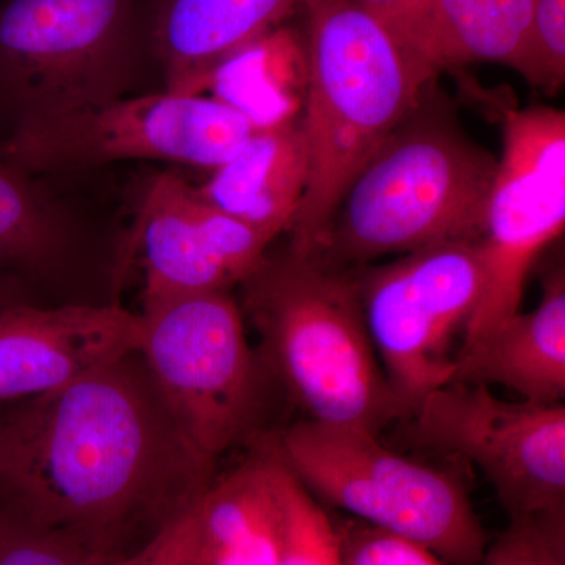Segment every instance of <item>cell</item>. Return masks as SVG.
I'll return each mask as SVG.
<instances>
[{
  "label": "cell",
  "mask_w": 565,
  "mask_h": 565,
  "mask_svg": "<svg viewBox=\"0 0 565 565\" xmlns=\"http://www.w3.org/2000/svg\"><path fill=\"white\" fill-rule=\"evenodd\" d=\"M214 470L182 437L139 352L0 407V505L111 555L191 508Z\"/></svg>",
  "instance_id": "6da1fadb"
},
{
  "label": "cell",
  "mask_w": 565,
  "mask_h": 565,
  "mask_svg": "<svg viewBox=\"0 0 565 565\" xmlns=\"http://www.w3.org/2000/svg\"><path fill=\"white\" fill-rule=\"evenodd\" d=\"M310 177L288 250L315 256L356 174L438 73L359 0H303Z\"/></svg>",
  "instance_id": "7a4b0ae2"
},
{
  "label": "cell",
  "mask_w": 565,
  "mask_h": 565,
  "mask_svg": "<svg viewBox=\"0 0 565 565\" xmlns=\"http://www.w3.org/2000/svg\"><path fill=\"white\" fill-rule=\"evenodd\" d=\"M497 166L429 82L351 182L310 258L348 270L386 255L481 241Z\"/></svg>",
  "instance_id": "3957f363"
},
{
  "label": "cell",
  "mask_w": 565,
  "mask_h": 565,
  "mask_svg": "<svg viewBox=\"0 0 565 565\" xmlns=\"http://www.w3.org/2000/svg\"><path fill=\"white\" fill-rule=\"evenodd\" d=\"M239 288L264 367L308 422L379 435L407 418L375 353L352 269L267 253Z\"/></svg>",
  "instance_id": "277c9868"
},
{
  "label": "cell",
  "mask_w": 565,
  "mask_h": 565,
  "mask_svg": "<svg viewBox=\"0 0 565 565\" xmlns=\"http://www.w3.org/2000/svg\"><path fill=\"white\" fill-rule=\"evenodd\" d=\"M152 14L154 0H0V136L154 92Z\"/></svg>",
  "instance_id": "5b68a950"
},
{
  "label": "cell",
  "mask_w": 565,
  "mask_h": 565,
  "mask_svg": "<svg viewBox=\"0 0 565 565\" xmlns=\"http://www.w3.org/2000/svg\"><path fill=\"white\" fill-rule=\"evenodd\" d=\"M270 435L316 500L423 545L446 565H482L486 531L455 476L399 456L362 430L303 419Z\"/></svg>",
  "instance_id": "8992f818"
},
{
  "label": "cell",
  "mask_w": 565,
  "mask_h": 565,
  "mask_svg": "<svg viewBox=\"0 0 565 565\" xmlns=\"http://www.w3.org/2000/svg\"><path fill=\"white\" fill-rule=\"evenodd\" d=\"M139 352L189 446L215 467L255 440L266 367L252 351L233 292L181 297L143 308Z\"/></svg>",
  "instance_id": "52a82bcc"
},
{
  "label": "cell",
  "mask_w": 565,
  "mask_h": 565,
  "mask_svg": "<svg viewBox=\"0 0 565 565\" xmlns=\"http://www.w3.org/2000/svg\"><path fill=\"white\" fill-rule=\"evenodd\" d=\"M258 128L222 99L154 90L63 111L25 126L6 141L21 166L46 178L122 161L215 170Z\"/></svg>",
  "instance_id": "ba28073f"
},
{
  "label": "cell",
  "mask_w": 565,
  "mask_h": 565,
  "mask_svg": "<svg viewBox=\"0 0 565 565\" xmlns=\"http://www.w3.org/2000/svg\"><path fill=\"white\" fill-rule=\"evenodd\" d=\"M352 270L379 362L408 418L455 374V338L484 296L481 241L433 245Z\"/></svg>",
  "instance_id": "9c48e42d"
},
{
  "label": "cell",
  "mask_w": 565,
  "mask_h": 565,
  "mask_svg": "<svg viewBox=\"0 0 565 565\" xmlns=\"http://www.w3.org/2000/svg\"><path fill=\"white\" fill-rule=\"evenodd\" d=\"M503 126V154L481 239L484 296L465 329L462 345L482 340L519 313L531 267L564 232V111L545 106L509 109Z\"/></svg>",
  "instance_id": "30bf717a"
},
{
  "label": "cell",
  "mask_w": 565,
  "mask_h": 565,
  "mask_svg": "<svg viewBox=\"0 0 565 565\" xmlns=\"http://www.w3.org/2000/svg\"><path fill=\"white\" fill-rule=\"evenodd\" d=\"M416 444L473 462L509 520L565 512V405L508 403L484 385L448 384L415 408Z\"/></svg>",
  "instance_id": "8fae6325"
},
{
  "label": "cell",
  "mask_w": 565,
  "mask_h": 565,
  "mask_svg": "<svg viewBox=\"0 0 565 565\" xmlns=\"http://www.w3.org/2000/svg\"><path fill=\"white\" fill-rule=\"evenodd\" d=\"M275 239L207 203L177 174H159L145 191L137 217L143 308L196 294L232 292L262 264Z\"/></svg>",
  "instance_id": "7c38bea8"
},
{
  "label": "cell",
  "mask_w": 565,
  "mask_h": 565,
  "mask_svg": "<svg viewBox=\"0 0 565 565\" xmlns=\"http://www.w3.org/2000/svg\"><path fill=\"white\" fill-rule=\"evenodd\" d=\"M141 316L117 303L0 308V407L55 392L139 351Z\"/></svg>",
  "instance_id": "4fadbf2b"
},
{
  "label": "cell",
  "mask_w": 565,
  "mask_h": 565,
  "mask_svg": "<svg viewBox=\"0 0 565 565\" xmlns=\"http://www.w3.org/2000/svg\"><path fill=\"white\" fill-rule=\"evenodd\" d=\"M303 0H154L152 46L162 90L204 95L223 63L277 31Z\"/></svg>",
  "instance_id": "5bb4252c"
},
{
  "label": "cell",
  "mask_w": 565,
  "mask_h": 565,
  "mask_svg": "<svg viewBox=\"0 0 565 565\" xmlns=\"http://www.w3.org/2000/svg\"><path fill=\"white\" fill-rule=\"evenodd\" d=\"M449 384L503 385L535 404H563L565 396V273L544 278L542 299L482 340L460 345Z\"/></svg>",
  "instance_id": "9a60e30c"
},
{
  "label": "cell",
  "mask_w": 565,
  "mask_h": 565,
  "mask_svg": "<svg viewBox=\"0 0 565 565\" xmlns=\"http://www.w3.org/2000/svg\"><path fill=\"white\" fill-rule=\"evenodd\" d=\"M195 188L226 214L278 237L289 232L302 203L310 159L300 118L259 126L228 162Z\"/></svg>",
  "instance_id": "2e32d148"
},
{
  "label": "cell",
  "mask_w": 565,
  "mask_h": 565,
  "mask_svg": "<svg viewBox=\"0 0 565 565\" xmlns=\"http://www.w3.org/2000/svg\"><path fill=\"white\" fill-rule=\"evenodd\" d=\"M196 511L195 565H277L281 515L267 433L241 467L211 482Z\"/></svg>",
  "instance_id": "e0dca14e"
},
{
  "label": "cell",
  "mask_w": 565,
  "mask_h": 565,
  "mask_svg": "<svg viewBox=\"0 0 565 565\" xmlns=\"http://www.w3.org/2000/svg\"><path fill=\"white\" fill-rule=\"evenodd\" d=\"M79 234L76 212L0 136V274L25 286L50 278L68 263Z\"/></svg>",
  "instance_id": "ac0fdd59"
},
{
  "label": "cell",
  "mask_w": 565,
  "mask_h": 565,
  "mask_svg": "<svg viewBox=\"0 0 565 565\" xmlns=\"http://www.w3.org/2000/svg\"><path fill=\"white\" fill-rule=\"evenodd\" d=\"M534 0H424L415 50L438 74L492 62L522 74Z\"/></svg>",
  "instance_id": "d6986e66"
},
{
  "label": "cell",
  "mask_w": 565,
  "mask_h": 565,
  "mask_svg": "<svg viewBox=\"0 0 565 565\" xmlns=\"http://www.w3.org/2000/svg\"><path fill=\"white\" fill-rule=\"evenodd\" d=\"M267 440L281 515L277 565H343L340 535L333 519L282 462L273 435L267 434Z\"/></svg>",
  "instance_id": "ffe728a7"
},
{
  "label": "cell",
  "mask_w": 565,
  "mask_h": 565,
  "mask_svg": "<svg viewBox=\"0 0 565 565\" xmlns=\"http://www.w3.org/2000/svg\"><path fill=\"white\" fill-rule=\"evenodd\" d=\"M102 550L76 531L36 525L0 505V565H85Z\"/></svg>",
  "instance_id": "44dd1931"
},
{
  "label": "cell",
  "mask_w": 565,
  "mask_h": 565,
  "mask_svg": "<svg viewBox=\"0 0 565 565\" xmlns=\"http://www.w3.org/2000/svg\"><path fill=\"white\" fill-rule=\"evenodd\" d=\"M482 565H565V512L511 519Z\"/></svg>",
  "instance_id": "7402d4cb"
},
{
  "label": "cell",
  "mask_w": 565,
  "mask_h": 565,
  "mask_svg": "<svg viewBox=\"0 0 565 565\" xmlns=\"http://www.w3.org/2000/svg\"><path fill=\"white\" fill-rule=\"evenodd\" d=\"M520 76L545 93H555L564 84L565 0H534Z\"/></svg>",
  "instance_id": "603a6c76"
},
{
  "label": "cell",
  "mask_w": 565,
  "mask_h": 565,
  "mask_svg": "<svg viewBox=\"0 0 565 565\" xmlns=\"http://www.w3.org/2000/svg\"><path fill=\"white\" fill-rule=\"evenodd\" d=\"M334 525L343 565H446L423 545L353 516Z\"/></svg>",
  "instance_id": "cb8c5ba5"
},
{
  "label": "cell",
  "mask_w": 565,
  "mask_h": 565,
  "mask_svg": "<svg viewBox=\"0 0 565 565\" xmlns=\"http://www.w3.org/2000/svg\"><path fill=\"white\" fill-rule=\"evenodd\" d=\"M196 501L143 542L136 552L111 557L106 565H195L199 526Z\"/></svg>",
  "instance_id": "d4e9b609"
},
{
  "label": "cell",
  "mask_w": 565,
  "mask_h": 565,
  "mask_svg": "<svg viewBox=\"0 0 565 565\" xmlns=\"http://www.w3.org/2000/svg\"><path fill=\"white\" fill-rule=\"evenodd\" d=\"M359 2L382 18L405 43L411 44L415 50V36L424 0H359Z\"/></svg>",
  "instance_id": "484cf974"
},
{
  "label": "cell",
  "mask_w": 565,
  "mask_h": 565,
  "mask_svg": "<svg viewBox=\"0 0 565 565\" xmlns=\"http://www.w3.org/2000/svg\"><path fill=\"white\" fill-rule=\"evenodd\" d=\"M17 303H32L28 297V286L0 274V308Z\"/></svg>",
  "instance_id": "4316f807"
},
{
  "label": "cell",
  "mask_w": 565,
  "mask_h": 565,
  "mask_svg": "<svg viewBox=\"0 0 565 565\" xmlns=\"http://www.w3.org/2000/svg\"><path fill=\"white\" fill-rule=\"evenodd\" d=\"M120 556V555H111V553H98V555H95L92 557L90 561H88L85 565H106L109 563L111 557Z\"/></svg>",
  "instance_id": "83f0119b"
}]
</instances>
